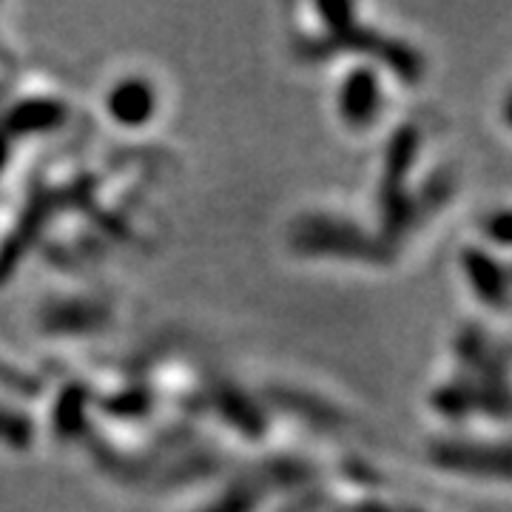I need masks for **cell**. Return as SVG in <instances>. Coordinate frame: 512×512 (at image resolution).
I'll use <instances>...</instances> for the list:
<instances>
[{
  "instance_id": "cell-1",
  "label": "cell",
  "mask_w": 512,
  "mask_h": 512,
  "mask_svg": "<svg viewBox=\"0 0 512 512\" xmlns=\"http://www.w3.org/2000/svg\"><path fill=\"white\" fill-rule=\"evenodd\" d=\"M111 117L126 123V126H140L146 117H151V89H146L137 80L120 83L109 100Z\"/></svg>"
}]
</instances>
